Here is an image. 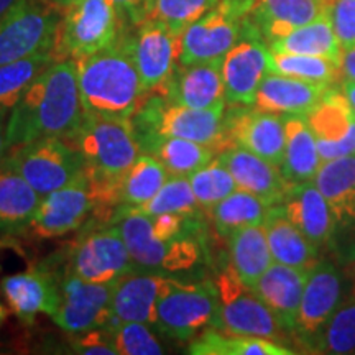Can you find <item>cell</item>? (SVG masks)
<instances>
[{
    "label": "cell",
    "mask_w": 355,
    "mask_h": 355,
    "mask_svg": "<svg viewBox=\"0 0 355 355\" xmlns=\"http://www.w3.org/2000/svg\"><path fill=\"white\" fill-rule=\"evenodd\" d=\"M188 354L193 355H293L295 350L272 339L239 336L207 327L191 340Z\"/></svg>",
    "instance_id": "obj_35"
},
{
    "label": "cell",
    "mask_w": 355,
    "mask_h": 355,
    "mask_svg": "<svg viewBox=\"0 0 355 355\" xmlns=\"http://www.w3.org/2000/svg\"><path fill=\"white\" fill-rule=\"evenodd\" d=\"M8 311L25 326H32L38 314H51L60 301V286L55 272L35 268L25 273L8 275L0 282Z\"/></svg>",
    "instance_id": "obj_20"
},
{
    "label": "cell",
    "mask_w": 355,
    "mask_h": 355,
    "mask_svg": "<svg viewBox=\"0 0 355 355\" xmlns=\"http://www.w3.org/2000/svg\"><path fill=\"white\" fill-rule=\"evenodd\" d=\"M168 275L135 272L125 275L114 285L110 314L114 329L121 322H145L153 327L157 316V304L165 290Z\"/></svg>",
    "instance_id": "obj_22"
},
{
    "label": "cell",
    "mask_w": 355,
    "mask_h": 355,
    "mask_svg": "<svg viewBox=\"0 0 355 355\" xmlns=\"http://www.w3.org/2000/svg\"><path fill=\"white\" fill-rule=\"evenodd\" d=\"M19 2L20 0H0V19H2L3 15H7V13L10 12Z\"/></svg>",
    "instance_id": "obj_51"
},
{
    "label": "cell",
    "mask_w": 355,
    "mask_h": 355,
    "mask_svg": "<svg viewBox=\"0 0 355 355\" xmlns=\"http://www.w3.org/2000/svg\"><path fill=\"white\" fill-rule=\"evenodd\" d=\"M270 51L290 53V55L321 56L340 66L343 46L337 40L334 28L327 17L311 21L308 25L293 30L285 37L268 43Z\"/></svg>",
    "instance_id": "obj_34"
},
{
    "label": "cell",
    "mask_w": 355,
    "mask_h": 355,
    "mask_svg": "<svg viewBox=\"0 0 355 355\" xmlns=\"http://www.w3.org/2000/svg\"><path fill=\"white\" fill-rule=\"evenodd\" d=\"M324 17L331 21L343 50L355 44V0H322Z\"/></svg>",
    "instance_id": "obj_45"
},
{
    "label": "cell",
    "mask_w": 355,
    "mask_h": 355,
    "mask_svg": "<svg viewBox=\"0 0 355 355\" xmlns=\"http://www.w3.org/2000/svg\"><path fill=\"white\" fill-rule=\"evenodd\" d=\"M68 140L81 153L89 176L112 183H121L141 153L130 122L92 117L86 112Z\"/></svg>",
    "instance_id": "obj_5"
},
{
    "label": "cell",
    "mask_w": 355,
    "mask_h": 355,
    "mask_svg": "<svg viewBox=\"0 0 355 355\" xmlns=\"http://www.w3.org/2000/svg\"><path fill=\"white\" fill-rule=\"evenodd\" d=\"M71 349L76 354L83 355H119L115 345L114 332L107 327H97V329L84 331L79 334H73Z\"/></svg>",
    "instance_id": "obj_46"
},
{
    "label": "cell",
    "mask_w": 355,
    "mask_h": 355,
    "mask_svg": "<svg viewBox=\"0 0 355 355\" xmlns=\"http://www.w3.org/2000/svg\"><path fill=\"white\" fill-rule=\"evenodd\" d=\"M170 102L194 109H207L224 104L222 60L198 64H178L175 73L159 91Z\"/></svg>",
    "instance_id": "obj_23"
},
{
    "label": "cell",
    "mask_w": 355,
    "mask_h": 355,
    "mask_svg": "<svg viewBox=\"0 0 355 355\" xmlns=\"http://www.w3.org/2000/svg\"><path fill=\"white\" fill-rule=\"evenodd\" d=\"M270 73L303 79L309 83L331 84V86H334L343 78L340 66L327 58L275 51H270Z\"/></svg>",
    "instance_id": "obj_38"
},
{
    "label": "cell",
    "mask_w": 355,
    "mask_h": 355,
    "mask_svg": "<svg viewBox=\"0 0 355 355\" xmlns=\"http://www.w3.org/2000/svg\"><path fill=\"white\" fill-rule=\"evenodd\" d=\"M121 12L122 19L133 25H140L152 15L153 0H112Z\"/></svg>",
    "instance_id": "obj_47"
},
{
    "label": "cell",
    "mask_w": 355,
    "mask_h": 355,
    "mask_svg": "<svg viewBox=\"0 0 355 355\" xmlns=\"http://www.w3.org/2000/svg\"><path fill=\"white\" fill-rule=\"evenodd\" d=\"M219 0H153L150 19L165 24L178 37L194 21L209 12Z\"/></svg>",
    "instance_id": "obj_43"
},
{
    "label": "cell",
    "mask_w": 355,
    "mask_h": 355,
    "mask_svg": "<svg viewBox=\"0 0 355 355\" xmlns=\"http://www.w3.org/2000/svg\"><path fill=\"white\" fill-rule=\"evenodd\" d=\"M122 15L112 0H76L64 8L55 53L56 60H81L119 42Z\"/></svg>",
    "instance_id": "obj_7"
},
{
    "label": "cell",
    "mask_w": 355,
    "mask_h": 355,
    "mask_svg": "<svg viewBox=\"0 0 355 355\" xmlns=\"http://www.w3.org/2000/svg\"><path fill=\"white\" fill-rule=\"evenodd\" d=\"M217 158L234 176L239 189L260 198L268 206L282 202L291 188L279 166L242 146L230 145L219 152Z\"/></svg>",
    "instance_id": "obj_21"
},
{
    "label": "cell",
    "mask_w": 355,
    "mask_h": 355,
    "mask_svg": "<svg viewBox=\"0 0 355 355\" xmlns=\"http://www.w3.org/2000/svg\"><path fill=\"white\" fill-rule=\"evenodd\" d=\"M84 119L74 60H56L10 109L7 121V152L46 137L69 139Z\"/></svg>",
    "instance_id": "obj_1"
},
{
    "label": "cell",
    "mask_w": 355,
    "mask_h": 355,
    "mask_svg": "<svg viewBox=\"0 0 355 355\" xmlns=\"http://www.w3.org/2000/svg\"><path fill=\"white\" fill-rule=\"evenodd\" d=\"M50 2L53 3V6H56L58 8H68L69 6H73L74 2H76V0H50Z\"/></svg>",
    "instance_id": "obj_52"
},
{
    "label": "cell",
    "mask_w": 355,
    "mask_h": 355,
    "mask_svg": "<svg viewBox=\"0 0 355 355\" xmlns=\"http://www.w3.org/2000/svg\"><path fill=\"white\" fill-rule=\"evenodd\" d=\"M0 166L19 173L40 196L73 183L86 171V163L68 139L46 137L8 150Z\"/></svg>",
    "instance_id": "obj_6"
},
{
    "label": "cell",
    "mask_w": 355,
    "mask_h": 355,
    "mask_svg": "<svg viewBox=\"0 0 355 355\" xmlns=\"http://www.w3.org/2000/svg\"><path fill=\"white\" fill-rule=\"evenodd\" d=\"M168 178L170 173L157 158L140 153L121 181V191H119L121 207L135 209L144 206L162 189Z\"/></svg>",
    "instance_id": "obj_37"
},
{
    "label": "cell",
    "mask_w": 355,
    "mask_h": 355,
    "mask_svg": "<svg viewBox=\"0 0 355 355\" xmlns=\"http://www.w3.org/2000/svg\"><path fill=\"white\" fill-rule=\"evenodd\" d=\"M270 73V48L248 21L239 42L222 58V78L227 105H254L257 91Z\"/></svg>",
    "instance_id": "obj_14"
},
{
    "label": "cell",
    "mask_w": 355,
    "mask_h": 355,
    "mask_svg": "<svg viewBox=\"0 0 355 355\" xmlns=\"http://www.w3.org/2000/svg\"><path fill=\"white\" fill-rule=\"evenodd\" d=\"M322 159L313 132L301 115L285 117V155L279 170L290 184L314 181Z\"/></svg>",
    "instance_id": "obj_31"
},
{
    "label": "cell",
    "mask_w": 355,
    "mask_h": 355,
    "mask_svg": "<svg viewBox=\"0 0 355 355\" xmlns=\"http://www.w3.org/2000/svg\"><path fill=\"white\" fill-rule=\"evenodd\" d=\"M125 209V207H123ZM145 216L181 214V216H204V209L199 206L188 176H171L162 186L155 196L144 206L130 209Z\"/></svg>",
    "instance_id": "obj_40"
},
{
    "label": "cell",
    "mask_w": 355,
    "mask_h": 355,
    "mask_svg": "<svg viewBox=\"0 0 355 355\" xmlns=\"http://www.w3.org/2000/svg\"><path fill=\"white\" fill-rule=\"evenodd\" d=\"M229 254L234 272L252 288L275 261L263 224L248 225L229 235Z\"/></svg>",
    "instance_id": "obj_33"
},
{
    "label": "cell",
    "mask_w": 355,
    "mask_h": 355,
    "mask_svg": "<svg viewBox=\"0 0 355 355\" xmlns=\"http://www.w3.org/2000/svg\"><path fill=\"white\" fill-rule=\"evenodd\" d=\"M308 277V270L273 261L254 286L257 295L268 306L285 332H295Z\"/></svg>",
    "instance_id": "obj_25"
},
{
    "label": "cell",
    "mask_w": 355,
    "mask_h": 355,
    "mask_svg": "<svg viewBox=\"0 0 355 355\" xmlns=\"http://www.w3.org/2000/svg\"><path fill=\"white\" fill-rule=\"evenodd\" d=\"M128 40L145 91L152 92L165 87L180 64L181 37L159 20L148 19L141 21L135 37Z\"/></svg>",
    "instance_id": "obj_17"
},
{
    "label": "cell",
    "mask_w": 355,
    "mask_h": 355,
    "mask_svg": "<svg viewBox=\"0 0 355 355\" xmlns=\"http://www.w3.org/2000/svg\"><path fill=\"white\" fill-rule=\"evenodd\" d=\"M188 180L199 206L206 212L239 189L234 176L217 157L206 166L191 173Z\"/></svg>",
    "instance_id": "obj_41"
},
{
    "label": "cell",
    "mask_w": 355,
    "mask_h": 355,
    "mask_svg": "<svg viewBox=\"0 0 355 355\" xmlns=\"http://www.w3.org/2000/svg\"><path fill=\"white\" fill-rule=\"evenodd\" d=\"M254 0H219L181 35L180 64L222 60L239 42Z\"/></svg>",
    "instance_id": "obj_11"
},
{
    "label": "cell",
    "mask_w": 355,
    "mask_h": 355,
    "mask_svg": "<svg viewBox=\"0 0 355 355\" xmlns=\"http://www.w3.org/2000/svg\"><path fill=\"white\" fill-rule=\"evenodd\" d=\"M141 153L157 158L171 176H189L216 158V150L178 137L146 133L137 137Z\"/></svg>",
    "instance_id": "obj_30"
},
{
    "label": "cell",
    "mask_w": 355,
    "mask_h": 355,
    "mask_svg": "<svg viewBox=\"0 0 355 355\" xmlns=\"http://www.w3.org/2000/svg\"><path fill=\"white\" fill-rule=\"evenodd\" d=\"M340 71H343V79H349V81L355 83V44L343 50Z\"/></svg>",
    "instance_id": "obj_48"
},
{
    "label": "cell",
    "mask_w": 355,
    "mask_h": 355,
    "mask_svg": "<svg viewBox=\"0 0 355 355\" xmlns=\"http://www.w3.org/2000/svg\"><path fill=\"white\" fill-rule=\"evenodd\" d=\"M216 290L217 309L216 329L239 336L263 337L277 340L285 334L275 314L252 286L245 285L232 265L225 266L212 279Z\"/></svg>",
    "instance_id": "obj_9"
},
{
    "label": "cell",
    "mask_w": 355,
    "mask_h": 355,
    "mask_svg": "<svg viewBox=\"0 0 355 355\" xmlns=\"http://www.w3.org/2000/svg\"><path fill=\"white\" fill-rule=\"evenodd\" d=\"M278 206L318 248L326 245L336 232L334 214L314 181L291 184Z\"/></svg>",
    "instance_id": "obj_26"
},
{
    "label": "cell",
    "mask_w": 355,
    "mask_h": 355,
    "mask_svg": "<svg viewBox=\"0 0 355 355\" xmlns=\"http://www.w3.org/2000/svg\"><path fill=\"white\" fill-rule=\"evenodd\" d=\"M316 352L354 354L355 352V296L339 304L329 322L324 327Z\"/></svg>",
    "instance_id": "obj_42"
},
{
    "label": "cell",
    "mask_w": 355,
    "mask_h": 355,
    "mask_svg": "<svg viewBox=\"0 0 355 355\" xmlns=\"http://www.w3.org/2000/svg\"><path fill=\"white\" fill-rule=\"evenodd\" d=\"M270 250L277 263L300 270H311L318 263L319 248L283 214L282 207L272 206L263 222Z\"/></svg>",
    "instance_id": "obj_28"
},
{
    "label": "cell",
    "mask_w": 355,
    "mask_h": 355,
    "mask_svg": "<svg viewBox=\"0 0 355 355\" xmlns=\"http://www.w3.org/2000/svg\"><path fill=\"white\" fill-rule=\"evenodd\" d=\"M60 286L58 308L51 319L58 327L68 334L112 326L110 301L114 285L87 282L68 268L63 273H56Z\"/></svg>",
    "instance_id": "obj_13"
},
{
    "label": "cell",
    "mask_w": 355,
    "mask_h": 355,
    "mask_svg": "<svg viewBox=\"0 0 355 355\" xmlns=\"http://www.w3.org/2000/svg\"><path fill=\"white\" fill-rule=\"evenodd\" d=\"M94 209L96 199L84 171L73 183L42 198L26 234L37 239L61 237L87 224Z\"/></svg>",
    "instance_id": "obj_15"
},
{
    "label": "cell",
    "mask_w": 355,
    "mask_h": 355,
    "mask_svg": "<svg viewBox=\"0 0 355 355\" xmlns=\"http://www.w3.org/2000/svg\"><path fill=\"white\" fill-rule=\"evenodd\" d=\"M343 300V278L329 261H318L309 272L295 332L301 343L316 350L319 339Z\"/></svg>",
    "instance_id": "obj_18"
},
{
    "label": "cell",
    "mask_w": 355,
    "mask_h": 355,
    "mask_svg": "<svg viewBox=\"0 0 355 355\" xmlns=\"http://www.w3.org/2000/svg\"><path fill=\"white\" fill-rule=\"evenodd\" d=\"M119 355H162L165 349L145 322H121L112 329Z\"/></svg>",
    "instance_id": "obj_44"
},
{
    "label": "cell",
    "mask_w": 355,
    "mask_h": 355,
    "mask_svg": "<svg viewBox=\"0 0 355 355\" xmlns=\"http://www.w3.org/2000/svg\"><path fill=\"white\" fill-rule=\"evenodd\" d=\"M324 17L322 0H254L248 21L268 44Z\"/></svg>",
    "instance_id": "obj_27"
},
{
    "label": "cell",
    "mask_w": 355,
    "mask_h": 355,
    "mask_svg": "<svg viewBox=\"0 0 355 355\" xmlns=\"http://www.w3.org/2000/svg\"><path fill=\"white\" fill-rule=\"evenodd\" d=\"M42 196L19 173L0 166V239L26 234Z\"/></svg>",
    "instance_id": "obj_29"
},
{
    "label": "cell",
    "mask_w": 355,
    "mask_h": 355,
    "mask_svg": "<svg viewBox=\"0 0 355 355\" xmlns=\"http://www.w3.org/2000/svg\"><path fill=\"white\" fill-rule=\"evenodd\" d=\"M216 309L212 282H184L170 277L158 300L153 327L168 339L189 343L214 326Z\"/></svg>",
    "instance_id": "obj_8"
},
{
    "label": "cell",
    "mask_w": 355,
    "mask_h": 355,
    "mask_svg": "<svg viewBox=\"0 0 355 355\" xmlns=\"http://www.w3.org/2000/svg\"><path fill=\"white\" fill-rule=\"evenodd\" d=\"M114 224L121 229L135 270L175 275L193 270L204 257V216H145L119 207Z\"/></svg>",
    "instance_id": "obj_2"
},
{
    "label": "cell",
    "mask_w": 355,
    "mask_h": 355,
    "mask_svg": "<svg viewBox=\"0 0 355 355\" xmlns=\"http://www.w3.org/2000/svg\"><path fill=\"white\" fill-rule=\"evenodd\" d=\"M225 102L207 109H194L170 102L159 92H146L130 119L135 137L146 133L178 137L211 146L216 153L225 148Z\"/></svg>",
    "instance_id": "obj_4"
},
{
    "label": "cell",
    "mask_w": 355,
    "mask_h": 355,
    "mask_svg": "<svg viewBox=\"0 0 355 355\" xmlns=\"http://www.w3.org/2000/svg\"><path fill=\"white\" fill-rule=\"evenodd\" d=\"M250 107L252 105H230L225 112V148L239 145L273 165L282 166L285 155V117Z\"/></svg>",
    "instance_id": "obj_16"
},
{
    "label": "cell",
    "mask_w": 355,
    "mask_h": 355,
    "mask_svg": "<svg viewBox=\"0 0 355 355\" xmlns=\"http://www.w3.org/2000/svg\"><path fill=\"white\" fill-rule=\"evenodd\" d=\"M84 112L92 117L130 122L146 94L133 61L130 40L76 60Z\"/></svg>",
    "instance_id": "obj_3"
},
{
    "label": "cell",
    "mask_w": 355,
    "mask_h": 355,
    "mask_svg": "<svg viewBox=\"0 0 355 355\" xmlns=\"http://www.w3.org/2000/svg\"><path fill=\"white\" fill-rule=\"evenodd\" d=\"M314 184L329 204L337 227L355 224V155L322 163Z\"/></svg>",
    "instance_id": "obj_32"
},
{
    "label": "cell",
    "mask_w": 355,
    "mask_h": 355,
    "mask_svg": "<svg viewBox=\"0 0 355 355\" xmlns=\"http://www.w3.org/2000/svg\"><path fill=\"white\" fill-rule=\"evenodd\" d=\"M322 163L355 155V112L343 89H332L306 115Z\"/></svg>",
    "instance_id": "obj_19"
},
{
    "label": "cell",
    "mask_w": 355,
    "mask_h": 355,
    "mask_svg": "<svg viewBox=\"0 0 355 355\" xmlns=\"http://www.w3.org/2000/svg\"><path fill=\"white\" fill-rule=\"evenodd\" d=\"M60 8L43 0H20L0 19V66L55 50Z\"/></svg>",
    "instance_id": "obj_10"
},
{
    "label": "cell",
    "mask_w": 355,
    "mask_h": 355,
    "mask_svg": "<svg viewBox=\"0 0 355 355\" xmlns=\"http://www.w3.org/2000/svg\"><path fill=\"white\" fill-rule=\"evenodd\" d=\"M336 86L331 84L309 83L303 79L282 76L268 73L257 91L254 107L261 112H270L288 117L301 115L306 117L316 104L324 99Z\"/></svg>",
    "instance_id": "obj_24"
},
{
    "label": "cell",
    "mask_w": 355,
    "mask_h": 355,
    "mask_svg": "<svg viewBox=\"0 0 355 355\" xmlns=\"http://www.w3.org/2000/svg\"><path fill=\"white\" fill-rule=\"evenodd\" d=\"M7 316H8V311H7V308H3V304L0 303V326H2V324L6 322Z\"/></svg>",
    "instance_id": "obj_53"
},
{
    "label": "cell",
    "mask_w": 355,
    "mask_h": 355,
    "mask_svg": "<svg viewBox=\"0 0 355 355\" xmlns=\"http://www.w3.org/2000/svg\"><path fill=\"white\" fill-rule=\"evenodd\" d=\"M55 61V53L44 51L0 66V109L10 110L33 79Z\"/></svg>",
    "instance_id": "obj_39"
},
{
    "label": "cell",
    "mask_w": 355,
    "mask_h": 355,
    "mask_svg": "<svg viewBox=\"0 0 355 355\" xmlns=\"http://www.w3.org/2000/svg\"><path fill=\"white\" fill-rule=\"evenodd\" d=\"M10 110L0 109V163L7 153V121Z\"/></svg>",
    "instance_id": "obj_49"
},
{
    "label": "cell",
    "mask_w": 355,
    "mask_h": 355,
    "mask_svg": "<svg viewBox=\"0 0 355 355\" xmlns=\"http://www.w3.org/2000/svg\"><path fill=\"white\" fill-rule=\"evenodd\" d=\"M68 270L87 282L115 285L125 275L135 272V265L121 229L114 222H89L87 230L71 247Z\"/></svg>",
    "instance_id": "obj_12"
},
{
    "label": "cell",
    "mask_w": 355,
    "mask_h": 355,
    "mask_svg": "<svg viewBox=\"0 0 355 355\" xmlns=\"http://www.w3.org/2000/svg\"><path fill=\"white\" fill-rule=\"evenodd\" d=\"M270 207L265 201L243 189L234 191L209 211L216 232L227 237L235 230L248 225H261L268 216Z\"/></svg>",
    "instance_id": "obj_36"
},
{
    "label": "cell",
    "mask_w": 355,
    "mask_h": 355,
    "mask_svg": "<svg viewBox=\"0 0 355 355\" xmlns=\"http://www.w3.org/2000/svg\"><path fill=\"white\" fill-rule=\"evenodd\" d=\"M340 89H343L344 96L347 97V101L352 105L354 112H355V83L349 81V79H343V84H340Z\"/></svg>",
    "instance_id": "obj_50"
}]
</instances>
